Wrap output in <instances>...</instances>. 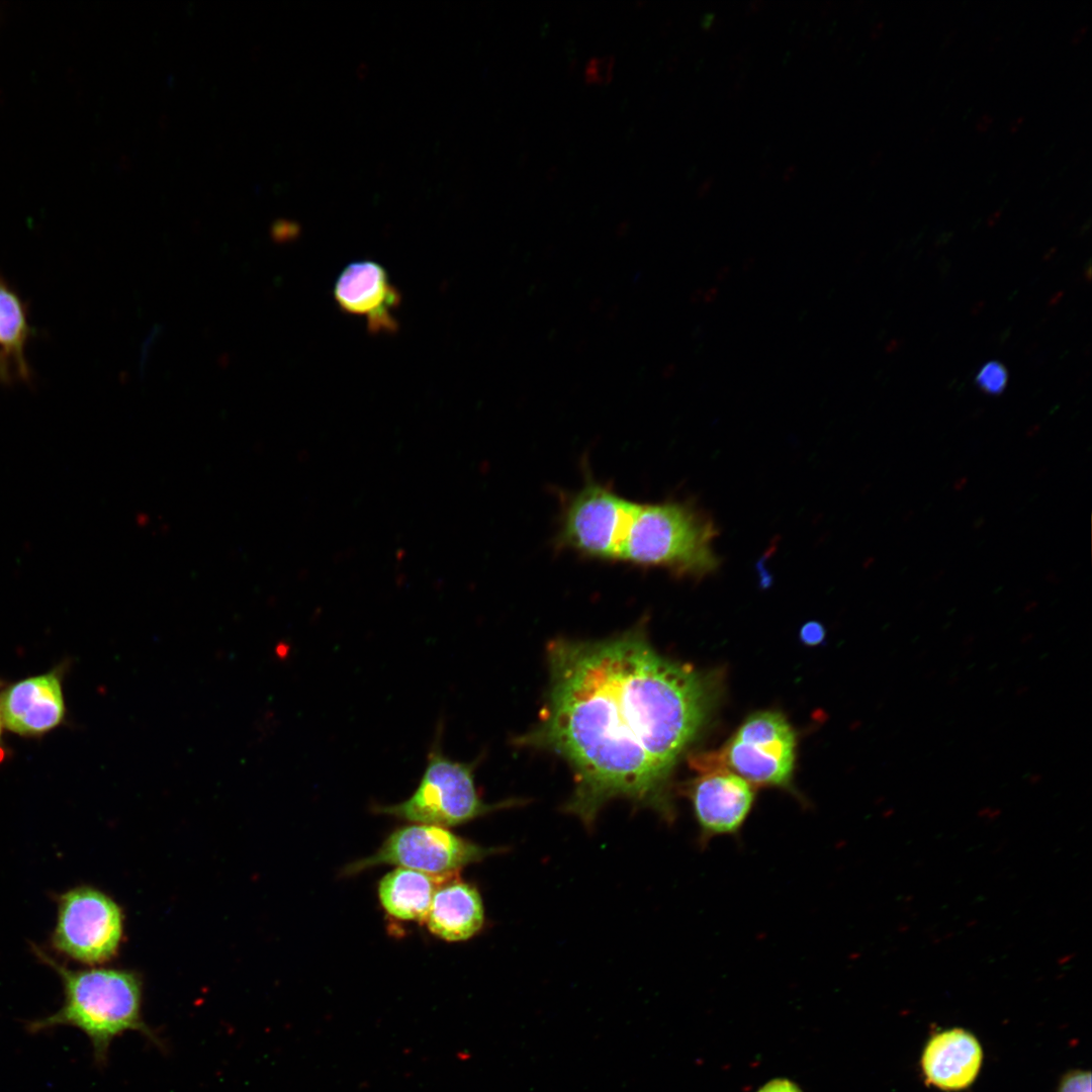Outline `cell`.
I'll return each mask as SVG.
<instances>
[{
	"mask_svg": "<svg viewBox=\"0 0 1092 1092\" xmlns=\"http://www.w3.org/2000/svg\"><path fill=\"white\" fill-rule=\"evenodd\" d=\"M994 117L988 113L983 114L976 123V127L980 131H985L992 124Z\"/></svg>",
	"mask_w": 1092,
	"mask_h": 1092,
	"instance_id": "obj_22",
	"label": "cell"
},
{
	"mask_svg": "<svg viewBox=\"0 0 1092 1092\" xmlns=\"http://www.w3.org/2000/svg\"><path fill=\"white\" fill-rule=\"evenodd\" d=\"M333 294L342 310L365 317L370 332L396 331L393 311L400 295L379 263L359 260L348 264L338 276Z\"/></svg>",
	"mask_w": 1092,
	"mask_h": 1092,
	"instance_id": "obj_11",
	"label": "cell"
},
{
	"mask_svg": "<svg viewBox=\"0 0 1092 1092\" xmlns=\"http://www.w3.org/2000/svg\"><path fill=\"white\" fill-rule=\"evenodd\" d=\"M122 934L119 907L102 892L74 888L59 897L53 946L86 964L102 963L116 951Z\"/></svg>",
	"mask_w": 1092,
	"mask_h": 1092,
	"instance_id": "obj_8",
	"label": "cell"
},
{
	"mask_svg": "<svg viewBox=\"0 0 1092 1092\" xmlns=\"http://www.w3.org/2000/svg\"><path fill=\"white\" fill-rule=\"evenodd\" d=\"M795 735L785 717L759 712L748 717L718 753L696 756L701 769L726 768L758 787L790 786Z\"/></svg>",
	"mask_w": 1092,
	"mask_h": 1092,
	"instance_id": "obj_6",
	"label": "cell"
},
{
	"mask_svg": "<svg viewBox=\"0 0 1092 1092\" xmlns=\"http://www.w3.org/2000/svg\"><path fill=\"white\" fill-rule=\"evenodd\" d=\"M685 787L704 845L712 838L736 835L754 802L752 786L726 768L700 771Z\"/></svg>",
	"mask_w": 1092,
	"mask_h": 1092,
	"instance_id": "obj_9",
	"label": "cell"
},
{
	"mask_svg": "<svg viewBox=\"0 0 1092 1092\" xmlns=\"http://www.w3.org/2000/svg\"><path fill=\"white\" fill-rule=\"evenodd\" d=\"M627 229H628V223H627V222H625V221H624V222H622V223H621V224H620V225L618 226V229H617V233H618V235H622V234H624V233L626 232V230H627Z\"/></svg>",
	"mask_w": 1092,
	"mask_h": 1092,
	"instance_id": "obj_26",
	"label": "cell"
},
{
	"mask_svg": "<svg viewBox=\"0 0 1092 1092\" xmlns=\"http://www.w3.org/2000/svg\"><path fill=\"white\" fill-rule=\"evenodd\" d=\"M35 953L59 974L65 1000L57 1012L31 1022V1031L60 1025L77 1027L89 1037L99 1064L105 1063L112 1039L126 1030H139L156 1039L143 1021L141 983L133 974L113 969L72 970L39 948Z\"/></svg>",
	"mask_w": 1092,
	"mask_h": 1092,
	"instance_id": "obj_2",
	"label": "cell"
},
{
	"mask_svg": "<svg viewBox=\"0 0 1092 1092\" xmlns=\"http://www.w3.org/2000/svg\"><path fill=\"white\" fill-rule=\"evenodd\" d=\"M825 636V630L823 626L818 622H808L802 626L800 631L801 640L810 646L819 644Z\"/></svg>",
	"mask_w": 1092,
	"mask_h": 1092,
	"instance_id": "obj_19",
	"label": "cell"
},
{
	"mask_svg": "<svg viewBox=\"0 0 1092 1092\" xmlns=\"http://www.w3.org/2000/svg\"><path fill=\"white\" fill-rule=\"evenodd\" d=\"M717 535L713 520L692 503L638 504L622 562L702 579L720 564L712 547Z\"/></svg>",
	"mask_w": 1092,
	"mask_h": 1092,
	"instance_id": "obj_3",
	"label": "cell"
},
{
	"mask_svg": "<svg viewBox=\"0 0 1092 1092\" xmlns=\"http://www.w3.org/2000/svg\"><path fill=\"white\" fill-rule=\"evenodd\" d=\"M17 375L12 362L0 350V384H11Z\"/></svg>",
	"mask_w": 1092,
	"mask_h": 1092,
	"instance_id": "obj_21",
	"label": "cell"
},
{
	"mask_svg": "<svg viewBox=\"0 0 1092 1092\" xmlns=\"http://www.w3.org/2000/svg\"><path fill=\"white\" fill-rule=\"evenodd\" d=\"M476 764V761L460 762L449 758L442 752L437 739L429 752L420 784L411 797L397 804L376 806L374 810L412 823L448 828L520 803L517 800L485 803L474 782Z\"/></svg>",
	"mask_w": 1092,
	"mask_h": 1092,
	"instance_id": "obj_4",
	"label": "cell"
},
{
	"mask_svg": "<svg viewBox=\"0 0 1092 1092\" xmlns=\"http://www.w3.org/2000/svg\"><path fill=\"white\" fill-rule=\"evenodd\" d=\"M1087 28H1088V27H1087L1086 25H1085V26H1082V27H1080V28H1079V29H1078V30H1077V31H1076V32L1074 33V35L1072 36V42H1073V43H1077V42H1079V41H1080V40L1082 39V37L1084 36V34L1086 33V31H1087Z\"/></svg>",
	"mask_w": 1092,
	"mask_h": 1092,
	"instance_id": "obj_23",
	"label": "cell"
},
{
	"mask_svg": "<svg viewBox=\"0 0 1092 1092\" xmlns=\"http://www.w3.org/2000/svg\"><path fill=\"white\" fill-rule=\"evenodd\" d=\"M1008 371L999 361L985 363L976 375L977 386L986 394L1000 395L1008 383Z\"/></svg>",
	"mask_w": 1092,
	"mask_h": 1092,
	"instance_id": "obj_16",
	"label": "cell"
},
{
	"mask_svg": "<svg viewBox=\"0 0 1092 1092\" xmlns=\"http://www.w3.org/2000/svg\"><path fill=\"white\" fill-rule=\"evenodd\" d=\"M984 1060L974 1033L952 1027L933 1034L923 1046L920 1066L924 1079L942 1091H962L977 1079Z\"/></svg>",
	"mask_w": 1092,
	"mask_h": 1092,
	"instance_id": "obj_12",
	"label": "cell"
},
{
	"mask_svg": "<svg viewBox=\"0 0 1092 1092\" xmlns=\"http://www.w3.org/2000/svg\"><path fill=\"white\" fill-rule=\"evenodd\" d=\"M62 670L17 680L1 692L4 726L25 738L41 737L61 726L67 715Z\"/></svg>",
	"mask_w": 1092,
	"mask_h": 1092,
	"instance_id": "obj_10",
	"label": "cell"
},
{
	"mask_svg": "<svg viewBox=\"0 0 1092 1092\" xmlns=\"http://www.w3.org/2000/svg\"><path fill=\"white\" fill-rule=\"evenodd\" d=\"M426 924L436 936L463 941L476 935L484 924V907L478 890L456 874L435 892Z\"/></svg>",
	"mask_w": 1092,
	"mask_h": 1092,
	"instance_id": "obj_13",
	"label": "cell"
},
{
	"mask_svg": "<svg viewBox=\"0 0 1092 1092\" xmlns=\"http://www.w3.org/2000/svg\"><path fill=\"white\" fill-rule=\"evenodd\" d=\"M755 1092H803L798 1084L788 1078H775L760 1086Z\"/></svg>",
	"mask_w": 1092,
	"mask_h": 1092,
	"instance_id": "obj_20",
	"label": "cell"
},
{
	"mask_svg": "<svg viewBox=\"0 0 1092 1092\" xmlns=\"http://www.w3.org/2000/svg\"><path fill=\"white\" fill-rule=\"evenodd\" d=\"M1022 122H1023V117L1016 118L1015 120L1011 121V123L1009 125V129L1011 131L1017 130L1019 128V126L1022 124Z\"/></svg>",
	"mask_w": 1092,
	"mask_h": 1092,
	"instance_id": "obj_24",
	"label": "cell"
},
{
	"mask_svg": "<svg viewBox=\"0 0 1092 1092\" xmlns=\"http://www.w3.org/2000/svg\"><path fill=\"white\" fill-rule=\"evenodd\" d=\"M502 851L500 847H484L448 828L413 823L393 830L372 855L350 863L343 874L351 876L392 864L430 875H448Z\"/></svg>",
	"mask_w": 1092,
	"mask_h": 1092,
	"instance_id": "obj_7",
	"label": "cell"
},
{
	"mask_svg": "<svg viewBox=\"0 0 1092 1092\" xmlns=\"http://www.w3.org/2000/svg\"><path fill=\"white\" fill-rule=\"evenodd\" d=\"M637 506L611 485L586 476L582 487L563 500L556 548L589 560L622 562Z\"/></svg>",
	"mask_w": 1092,
	"mask_h": 1092,
	"instance_id": "obj_5",
	"label": "cell"
},
{
	"mask_svg": "<svg viewBox=\"0 0 1092 1092\" xmlns=\"http://www.w3.org/2000/svg\"><path fill=\"white\" fill-rule=\"evenodd\" d=\"M35 335L36 330L28 323L25 302L0 276V350L12 362L17 378L24 381L31 378L25 348Z\"/></svg>",
	"mask_w": 1092,
	"mask_h": 1092,
	"instance_id": "obj_15",
	"label": "cell"
},
{
	"mask_svg": "<svg viewBox=\"0 0 1092 1092\" xmlns=\"http://www.w3.org/2000/svg\"><path fill=\"white\" fill-rule=\"evenodd\" d=\"M456 874L430 875L397 867L379 881V902L396 919L425 922L435 892Z\"/></svg>",
	"mask_w": 1092,
	"mask_h": 1092,
	"instance_id": "obj_14",
	"label": "cell"
},
{
	"mask_svg": "<svg viewBox=\"0 0 1092 1092\" xmlns=\"http://www.w3.org/2000/svg\"><path fill=\"white\" fill-rule=\"evenodd\" d=\"M1058 1092H1091L1090 1071L1072 1070L1060 1081Z\"/></svg>",
	"mask_w": 1092,
	"mask_h": 1092,
	"instance_id": "obj_18",
	"label": "cell"
},
{
	"mask_svg": "<svg viewBox=\"0 0 1092 1092\" xmlns=\"http://www.w3.org/2000/svg\"><path fill=\"white\" fill-rule=\"evenodd\" d=\"M548 661L542 718L520 741L570 765L565 812L590 829L621 798L671 822V775L707 720L711 680L658 654L641 626L600 641L555 640Z\"/></svg>",
	"mask_w": 1092,
	"mask_h": 1092,
	"instance_id": "obj_1",
	"label": "cell"
},
{
	"mask_svg": "<svg viewBox=\"0 0 1092 1092\" xmlns=\"http://www.w3.org/2000/svg\"><path fill=\"white\" fill-rule=\"evenodd\" d=\"M613 55L590 58L585 67V80L589 83H607L613 77Z\"/></svg>",
	"mask_w": 1092,
	"mask_h": 1092,
	"instance_id": "obj_17",
	"label": "cell"
},
{
	"mask_svg": "<svg viewBox=\"0 0 1092 1092\" xmlns=\"http://www.w3.org/2000/svg\"><path fill=\"white\" fill-rule=\"evenodd\" d=\"M1 692L2 691H0V744L2 742L3 731H4V728H5L4 722H3V717H2V711H1Z\"/></svg>",
	"mask_w": 1092,
	"mask_h": 1092,
	"instance_id": "obj_25",
	"label": "cell"
}]
</instances>
